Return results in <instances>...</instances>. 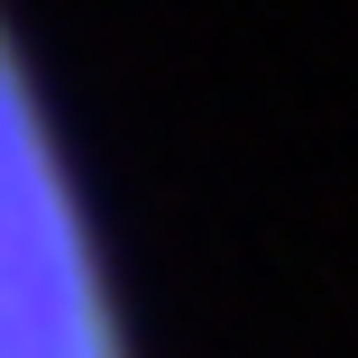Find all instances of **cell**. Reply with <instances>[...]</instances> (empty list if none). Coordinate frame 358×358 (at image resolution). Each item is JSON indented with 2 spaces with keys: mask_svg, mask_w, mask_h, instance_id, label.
Wrapping results in <instances>:
<instances>
[{
  "mask_svg": "<svg viewBox=\"0 0 358 358\" xmlns=\"http://www.w3.org/2000/svg\"><path fill=\"white\" fill-rule=\"evenodd\" d=\"M0 358H148L120 230L19 0H0Z\"/></svg>",
  "mask_w": 358,
  "mask_h": 358,
  "instance_id": "1",
  "label": "cell"
}]
</instances>
